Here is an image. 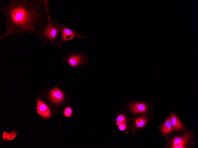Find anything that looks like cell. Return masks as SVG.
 Here are the masks:
<instances>
[{
    "instance_id": "1",
    "label": "cell",
    "mask_w": 198,
    "mask_h": 148,
    "mask_svg": "<svg viewBox=\"0 0 198 148\" xmlns=\"http://www.w3.org/2000/svg\"><path fill=\"white\" fill-rule=\"evenodd\" d=\"M41 0H11L0 9L6 19V28L1 40L12 35L26 33L39 35L47 18L41 7Z\"/></svg>"
},
{
    "instance_id": "2",
    "label": "cell",
    "mask_w": 198,
    "mask_h": 148,
    "mask_svg": "<svg viewBox=\"0 0 198 148\" xmlns=\"http://www.w3.org/2000/svg\"><path fill=\"white\" fill-rule=\"evenodd\" d=\"M165 137V148H190L198 142L193 131L189 130L187 128L174 130Z\"/></svg>"
},
{
    "instance_id": "3",
    "label": "cell",
    "mask_w": 198,
    "mask_h": 148,
    "mask_svg": "<svg viewBox=\"0 0 198 148\" xmlns=\"http://www.w3.org/2000/svg\"><path fill=\"white\" fill-rule=\"evenodd\" d=\"M60 34L59 28L53 18L47 19V23L38 38L43 44L57 45L58 38Z\"/></svg>"
},
{
    "instance_id": "4",
    "label": "cell",
    "mask_w": 198,
    "mask_h": 148,
    "mask_svg": "<svg viewBox=\"0 0 198 148\" xmlns=\"http://www.w3.org/2000/svg\"><path fill=\"white\" fill-rule=\"evenodd\" d=\"M61 57L64 62L75 70L85 66L88 62V57L80 51H70Z\"/></svg>"
},
{
    "instance_id": "5",
    "label": "cell",
    "mask_w": 198,
    "mask_h": 148,
    "mask_svg": "<svg viewBox=\"0 0 198 148\" xmlns=\"http://www.w3.org/2000/svg\"><path fill=\"white\" fill-rule=\"evenodd\" d=\"M55 22L60 29V37L57 45L60 47L65 42L71 41L77 38L84 39L86 37L79 33L76 31L70 29L65 25L60 23L57 20Z\"/></svg>"
},
{
    "instance_id": "6",
    "label": "cell",
    "mask_w": 198,
    "mask_h": 148,
    "mask_svg": "<svg viewBox=\"0 0 198 148\" xmlns=\"http://www.w3.org/2000/svg\"><path fill=\"white\" fill-rule=\"evenodd\" d=\"M167 116L169 118L174 130L176 131L187 128L183 123L180 116L175 112H171Z\"/></svg>"
},
{
    "instance_id": "7",
    "label": "cell",
    "mask_w": 198,
    "mask_h": 148,
    "mask_svg": "<svg viewBox=\"0 0 198 148\" xmlns=\"http://www.w3.org/2000/svg\"><path fill=\"white\" fill-rule=\"evenodd\" d=\"M129 108L132 113L137 114L146 113L149 110L147 105L143 102L133 103L130 105Z\"/></svg>"
},
{
    "instance_id": "8",
    "label": "cell",
    "mask_w": 198,
    "mask_h": 148,
    "mask_svg": "<svg viewBox=\"0 0 198 148\" xmlns=\"http://www.w3.org/2000/svg\"><path fill=\"white\" fill-rule=\"evenodd\" d=\"M36 109L38 113L43 117L49 118L51 116L47 105L39 98L37 100Z\"/></svg>"
},
{
    "instance_id": "9",
    "label": "cell",
    "mask_w": 198,
    "mask_h": 148,
    "mask_svg": "<svg viewBox=\"0 0 198 148\" xmlns=\"http://www.w3.org/2000/svg\"><path fill=\"white\" fill-rule=\"evenodd\" d=\"M174 129L172 126L169 118L167 116L165 121L158 127V131L163 136H165Z\"/></svg>"
},
{
    "instance_id": "10",
    "label": "cell",
    "mask_w": 198,
    "mask_h": 148,
    "mask_svg": "<svg viewBox=\"0 0 198 148\" xmlns=\"http://www.w3.org/2000/svg\"><path fill=\"white\" fill-rule=\"evenodd\" d=\"M50 97L51 101L55 103H59L63 101L64 95L63 92L58 88H55L51 90Z\"/></svg>"
},
{
    "instance_id": "11",
    "label": "cell",
    "mask_w": 198,
    "mask_h": 148,
    "mask_svg": "<svg viewBox=\"0 0 198 148\" xmlns=\"http://www.w3.org/2000/svg\"><path fill=\"white\" fill-rule=\"evenodd\" d=\"M148 121V119L146 116H142L135 118L134 120V129H139L145 127Z\"/></svg>"
},
{
    "instance_id": "12",
    "label": "cell",
    "mask_w": 198,
    "mask_h": 148,
    "mask_svg": "<svg viewBox=\"0 0 198 148\" xmlns=\"http://www.w3.org/2000/svg\"><path fill=\"white\" fill-rule=\"evenodd\" d=\"M116 121L120 130H124L127 127L126 118L124 115L123 114L119 115L116 117Z\"/></svg>"
},
{
    "instance_id": "13",
    "label": "cell",
    "mask_w": 198,
    "mask_h": 148,
    "mask_svg": "<svg viewBox=\"0 0 198 148\" xmlns=\"http://www.w3.org/2000/svg\"><path fill=\"white\" fill-rule=\"evenodd\" d=\"M42 4L44 6V11L45 14L46 15L47 19L50 18V10L49 9V5L48 4V0H41Z\"/></svg>"
},
{
    "instance_id": "14",
    "label": "cell",
    "mask_w": 198,
    "mask_h": 148,
    "mask_svg": "<svg viewBox=\"0 0 198 148\" xmlns=\"http://www.w3.org/2000/svg\"><path fill=\"white\" fill-rule=\"evenodd\" d=\"M17 134V133L14 131H11L9 134L4 131V132L2 139L3 140L8 139L9 140H11L15 137Z\"/></svg>"
},
{
    "instance_id": "15",
    "label": "cell",
    "mask_w": 198,
    "mask_h": 148,
    "mask_svg": "<svg viewBox=\"0 0 198 148\" xmlns=\"http://www.w3.org/2000/svg\"><path fill=\"white\" fill-rule=\"evenodd\" d=\"M72 113V109L69 107L66 108L64 111V115L66 117H71Z\"/></svg>"
}]
</instances>
